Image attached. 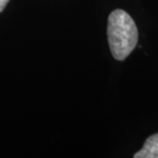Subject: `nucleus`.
<instances>
[{
    "mask_svg": "<svg viewBox=\"0 0 158 158\" xmlns=\"http://www.w3.org/2000/svg\"><path fill=\"white\" fill-rule=\"evenodd\" d=\"M107 34L112 56L118 61L125 60L137 46L138 28L131 15L122 9L110 14Z\"/></svg>",
    "mask_w": 158,
    "mask_h": 158,
    "instance_id": "obj_1",
    "label": "nucleus"
},
{
    "mask_svg": "<svg viewBox=\"0 0 158 158\" xmlns=\"http://www.w3.org/2000/svg\"><path fill=\"white\" fill-rule=\"evenodd\" d=\"M135 158H158V134L150 135L143 148L134 155Z\"/></svg>",
    "mask_w": 158,
    "mask_h": 158,
    "instance_id": "obj_2",
    "label": "nucleus"
},
{
    "mask_svg": "<svg viewBox=\"0 0 158 158\" xmlns=\"http://www.w3.org/2000/svg\"><path fill=\"white\" fill-rule=\"evenodd\" d=\"M9 0H0V12L5 8V6L7 5Z\"/></svg>",
    "mask_w": 158,
    "mask_h": 158,
    "instance_id": "obj_3",
    "label": "nucleus"
}]
</instances>
